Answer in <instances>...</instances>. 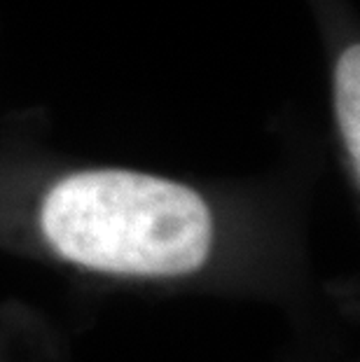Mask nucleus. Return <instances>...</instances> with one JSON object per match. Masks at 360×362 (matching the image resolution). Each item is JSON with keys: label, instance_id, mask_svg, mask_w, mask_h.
<instances>
[{"label": "nucleus", "instance_id": "2", "mask_svg": "<svg viewBox=\"0 0 360 362\" xmlns=\"http://www.w3.org/2000/svg\"><path fill=\"white\" fill-rule=\"evenodd\" d=\"M335 110L349 164L358 180L360 173V49L351 45L342 52L335 68Z\"/></svg>", "mask_w": 360, "mask_h": 362}, {"label": "nucleus", "instance_id": "1", "mask_svg": "<svg viewBox=\"0 0 360 362\" xmlns=\"http://www.w3.org/2000/svg\"><path fill=\"white\" fill-rule=\"evenodd\" d=\"M40 232L61 259L89 272L175 279L206 264L216 222L187 185L96 168L52 185L40 204Z\"/></svg>", "mask_w": 360, "mask_h": 362}]
</instances>
